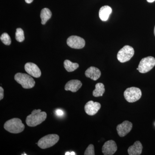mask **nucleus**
<instances>
[{
  "instance_id": "obj_1",
  "label": "nucleus",
  "mask_w": 155,
  "mask_h": 155,
  "mask_svg": "<svg viewBox=\"0 0 155 155\" xmlns=\"http://www.w3.org/2000/svg\"><path fill=\"white\" fill-rule=\"evenodd\" d=\"M47 117L46 113L41 112V110H34L31 114L26 117V124L29 127H35L45 121Z\"/></svg>"
},
{
  "instance_id": "obj_2",
  "label": "nucleus",
  "mask_w": 155,
  "mask_h": 155,
  "mask_svg": "<svg viewBox=\"0 0 155 155\" xmlns=\"http://www.w3.org/2000/svg\"><path fill=\"white\" fill-rule=\"evenodd\" d=\"M25 127V125L22 123L21 119L18 118L10 119L4 125V128L6 130L13 134L21 133L24 130Z\"/></svg>"
},
{
  "instance_id": "obj_3",
  "label": "nucleus",
  "mask_w": 155,
  "mask_h": 155,
  "mask_svg": "<svg viewBox=\"0 0 155 155\" xmlns=\"http://www.w3.org/2000/svg\"><path fill=\"white\" fill-rule=\"evenodd\" d=\"M15 81L22 85L25 89L33 88L35 84V82L33 78L30 75L25 73H17L14 76Z\"/></svg>"
},
{
  "instance_id": "obj_4",
  "label": "nucleus",
  "mask_w": 155,
  "mask_h": 155,
  "mask_svg": "<svg viewBox=\"0 0 155 155\" xmlns=\"http://www.w3.org/2000/svg\"><path fill=\"white\" fill-rule=\"evenodd\" d=\"M59 139L60 137L57 134H48L41 138L38 142V145L42 149L48 148L56 144Z\"/></svg>"
},
{
  "instance_id": "obj_5",
  "label": "nucleus",
  "mask_w": 155,
  "mask_h": 155,
  "mask_svg": "<svg viewBox=\"0 0 155 155\" xmlns=\"http://www.w3.org/2000/svg\"><path fill=\"white\" fill-rule=\"evenodd\" d=\"M124 96L128 102L134 103L140 99L142 92L140 89L133 87L126 89L124 91Z\"/></svg>"
},
{
  "instance_id": "obj_6",
  "label": "nucleus",
  "mask_w": 155,
  "mask_h": 155,
  "mask_svg": "<svg viewBox=\"0 0 155 155\" xmlns=\"http://www.w3.org/2000/svg\"><path fill=\"white\" fill-rule=\"evenodd\" d=\"M155 66V59L151 56L143 58L140 62L138 68L137 69L141 73L149 72Z\"/></svg>"
},
{
  "instance_id": "obj_7",
  "label": "nucleus",
  "mask_w": 155,
  "mask_h": 155,
  "mask_svg": "<svg viewBox=\"0 0 155 155\" xmlns=\"http://www.w3.org/2000/svg\"><path fill=\"white\" fill-rule=\"evenodd\" d=\"M134 54V49L132 47L125 45L118 52L117 58L118 61L124 63L130 61Z\"/></svg>"
},
{
  "instance_id": "obj_8",
  "label": "nucleus",
  "mask_w": 155,
  "mask_h": 155,
  "mask_svg": "<svg viewBox=\"0 0 155 155\" xmlns=\"http://www.w3.org/2000/svg\"><path fill=\"white\" fill-rule=\"evenodd\" d=\"M67 44L69 47L79 49L84 47L85 41L83 38L80 37L72 35L67 39Z\"/></svg>"
},
{
  "instance_id": "obj_9",
  "label": "nucleus",
  "mask_w": 155,
  "mask_h": 155,
  "mask_svg": "<svg viewBox=\"0 0 155 155\" xmlns=\"http://www.w3.org/2000/svg\"><path fill=\"white\" fill-rule=\"evenodd\" d=\"M132 127L133 124L131 122L125 121L121 124L117 125L116 130L119 136L123 137L130 132Z\"/></svg>"
},
{
  "instance_id": "obj_10",
  "label": "nucleus",
  "mask_w": 155,
  "mask_h": 155,
  "mask_svg": "<svg viewBox=\"0 0 155 155\" xmlns=\"http://www.w3.org/2000/svg\"><path fill=\"white\" fill-rule=\"evenodd\" d=\"M101 108V104L98 102L89 101L84 106V110L87 115L94 116L98 112Z\"/></svg>"
},
{
  "instance_id": "obj_11",
  "label": "nucleus",
  "mask_w": 155,
  "mask_h": 155,
  "mask_svg": "<svg viewBox=\"0 0 155 155\" xmlns=\"http://www.w3.org/2000/svg\"><path fill=\"white\" fill-rule=\"evenodd\" d=\"M117 150V145L114 140L106 142L102 147V151L104 155H114Z\"/></svg>"
},
{
  "instance_id": "obj_12",
  "label": "nucleus",
  "mask_w": 155,
  "mask_h": 155,
  "mask_svg": "<svg viewBox=\"0 0 155 155\" xmlns=\"http://www.w3.org/2000/svg\"><path fill=\"white\" fill-rule=\"evenodd\" d=\"M25 71L30 75L35 78H39L41 75V73L40 69L37 65L32 63H27L25 64Z\"/></svg>"
},
{
  "instance_id": "obj_13",
  "label": "nucleus",
  "mask_w": 155,
  "mask_h": 155,
  "mask_svg": "<svg viewBox=\"0 0 155 155\" xmlns=\"http://www.w3.org/2000/svg\"><path fill=\"white\" fill-rule=\"evenodd\" d=\"M82 83L78 80H71L67 82L65 86V90L70 91L72 92H76L82 86Z\"/></svg>"
},
{
  "instance_id": "obj_14",
  "label": "nucleus",
  "mask_w": 155,
  "mask_h": 155,
  "mask_svg": "<svg viewBox=\"0 0 155 155\" xmlns=\"http://www.w3.org/2000/svg\"><path fill=\"white\" fill-rule=\"evenodd\" d=\"M101 73L100 69L94 67H89L85 72V76L94 81L99 79L101 77Z\"/></svg>"
},
{
  "instance_id": "obj_15",
  "label": "nucleus",
  "mask_w": 155,
  "mask_h": 155,
  "mask_svg": "<svg viewBox=\"0 0 155 155\" xmlns=\"http://www.w3.org/2000/svg\"><path fill=\"white\" fill-rule=\"evenodd\" d=\"M143 146L139 141H137L133 145L128 148L127 152L129 155H140L142 151Z\"/></svg>"
},
{
  "instance_id": "obj_16",
  "label": "nucleus",
  "mask_w": 155,
  "mask_h": 155,
  "mask_svg": "<svg viewBox=\"0 0 155 155\" xmlns=\"http://www.w3.org/2000/svg\"><path fill=\"white\" fill-rule=\"evenodd\" d=\"M112 12V9L109 6H104L100 9L99 16L100 19L103 21H106L109 19L110 15Z\"/></svg>"
},
{
  "instance_id": "obj_17",
  "label": "nucleus",
  "mask_w": 155,
  "mask_h": 155,
  "mask_svg": "<svg viewBox=\"0 0 155 155\" xmlns=\"http://www.w3.org/2000/svg\"><path fill=\"white\" fill-rule=\"evenodd\" d=\"M52 13L49 9L45 8L41 10L40 17L41 19V23L42 25H45L49 19H51Z\"/></svg>"
},
{
  "instance_id": "obj_18",
  "label": "nucleus",
  "mask_w": 155,
  "mask_h": 155,
  "mask_svg": "<svg viewBox=\"0 0 155 155\" xmlns=\"http://www.w3.org/2000/svg\"><path fill=\"white\" fill-rule=\"evenodd\" d=\"M105 91L104 84L101 83H97L95 85V89L93 91V95L95 97L102 96Z\"/></svg>"
},
{
  "instance_id": "obj_19",
  "label": "nucleus",
  "mask_w": 155,
  "mask_h": 155,
  "mask_svg": "<svg viewBox=\"0 0 155 155\" xmlns=\"http://www.w3.org/2000/svg\"><path fill=\"white\" fill-rule=\"evenodd\" d=\"M64 67L68 72H72L75 71L79 67L77 63H72L71 61L66 60L64 62Z\"/></svg>"
},
{
  "instance_id": "obj_20",
  "label": "nucleus",
  "mask_w": 155,
  "mask_h": 155,
  "mask_svg": "<svg viewBox=\"0 0 155 155\" xmlns=\"http://www.w3.org/2000/svg\"><path fill=\"white\" fill-rule=\"evenodd\" d=\"M15 38L17 41L21 42L25 39L24 31L22 28H17L15 33Z\"/></svg>"
},
{
  "instance_id": "obj_21",
  "label": "nucleus",
  "mask_w": 155,
  "mask_h": 155,
  "mask_svg": "<svg viewBox=\"0 0 155 155\" xmlns=\"http://www.w3.org/2000/svg\"><path fill=\"white\" fill-rule=\"evenodd\" d=\"M0 39L3 43L6 45H10L11 44V38L8 33H3L1 35Z\"/></svg>"
},
{
  "instance_id": "obj_22",
  "label": "nucleus",
  "mask_w": 155,
  "mask_h": 155,
  "mask_svg": "<svg viewBox=\"0 0 155 155\" xmlns=\"http://www.w3.org/2000/svg\"><path fill=\"white\" fill-rule=\"evenodd\" d=\"M84 155H94V147L93 145L91 144L87 148Z\"/></svg>"
},
{
  "instance_id": "obj_23",
  "label": "nucleus",
  "mask_w": 155,
  "mask_h": 155,
  "mask_svg": "<svg viewBox=\"0 0 155 155\" xmlns=\"http://www.w3.org/2000/svg\"><path fill=\"white\" fill-rule=\"evenodd\" d=\"M4 90L2 87H0V100H2L4 98Z\"/></svg>"
},
{
  "instance_id": "obj_24",
  "label": "nucleus",
  "mask_w": 155,
  "mask_h": 155,
  "mask_svg": "<svg viewBox=\"0 0 155 155\" xmlns=\"http://www.w3.org/2000/svg\"><path fill=\"white\" fill-rule=\"evenodd\" d=\"M56 114L58 116H61L64 115V112L61 110H57L56 111Z\"/></svg>"
},
{
  "instance_id": "obj_25",
  "label": "nucleus",
  "mask_w": 155,
  "mask_h": 155,
  "mask_svg": "<svg viewBox=\"0 0 155 155\" xmlns=\"http://www.w3.org/2000/svg\"><path fill=\"white\" fill-rule=\"evenodd\" d=\"M25 2L27 4H30L33 2V0H25Z\"/></svg>"
},
{
  "instance_id": "obj_26",
  "label": "nucleus",
  "mask_w": 155,
  "mask_h": 155,
  "mask_svg": "<svg viewBox=\"0 0 155 155\" xmlns=\"http://www.w3.org/2000/svg\"><path fill=\"white\" fill-rule=\"evenodd\" d=\"M147 2L149 3H152L153 2H154L155 0H147Z\"/></svg>"
},
{
  "instance_id": "obj_27",
  "label": "nucleus",
  "mask_w": 155,
  "mask_h": 155,
  "mask_svg": "<svg viewBox=\"0 0 155 155\" xmlns=\"http://www.w3.org/2000/svg\"><path fill=\"white\" fill-rule=\"evenodd\" d=\"M70 153H71V155H75V153L73 152Z\"/></svg>"
},
{
  "instance_id": "obj_28",
  "label": "nucleus",
  "mask_w": 155,
  "mask_h": 155,
  "mask_svg": "<svg viewBox=\"0 0 155 155\" xmlns=\"http://www.w3.org/2000/svg\"><path fill=\"white\" fill-rule=\"evenodd\" d=\"M154 35L155 36V26L154 27Z\"/></svg>"
}]
</instances>
